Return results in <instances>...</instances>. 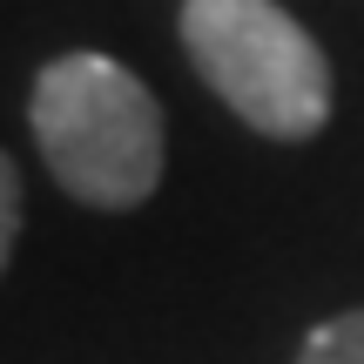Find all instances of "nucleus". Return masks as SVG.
<instances>
[{
  "mask_svg": "<svg viewBox=\"0 0 364 364\" xmlns=\"http://www.w3.org/2000/svg\"><path fill=\"white\" fill-rule=\"evenodd\" d=\"M21 250V176L14 162H0V257Z\"/></svg>",
  "mask_w": 364,
  "mask_h": 364,
  "instance_id": "nucleus-4",
  "label": "nucleus"
},
{
  "mask_svg": "<svg viewBox=\"0 0 364 364\" xmlns=\"http://www.w3.org/2000/svg\"><path fill=\"white\" fill-rule=\"evenodd\" d=\"M34 142L48 176L61 182L75 203L88 209H135L156 196L162 182V108L122 61L81 48V54H54L34 81Z\"/></svg>",
  "mask_w": 364,
  "mask_h": 364,
  "instance_id": "nucleus-1",
  "label": "nucleus"
},
{
  "mask_svg": "<svg viewBox=\"0 0 364 364\" xmlns=\"http://www.w3.org/2000/svg\"><path fill=\"white\" fill-rule=\"evenodd\" d=\"M297 364H364V304L358 311H338L304 338Z\"/></svg>",
  "mask_w": 364,
  "mask_h": 364,
  "instance_id": "nucleus-3",
  "label": "nucleus"
},
{
  "mask_svg": "<svg viewBox=\"0 0 364 364\" xmlns=\"http://www.w3.org/2000/svg\"><path fill=\"white\" fill-rule=\"evenodd\" d=\"M182 48L236 122L311 142L331 122V61L277 0H182Z\"/></svg>",
  "mask_w": 364,
  "mask_h": 364,
  "instance_id": "nucleus-2",
  "label": "nucleus"
}]
</instances>
